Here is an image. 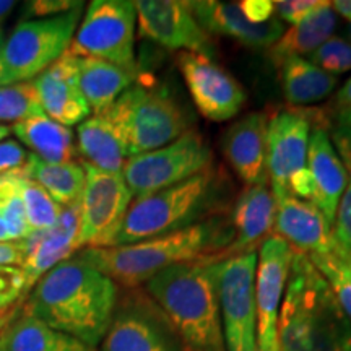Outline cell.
I'll return each mask as SVG.
<instances>
[{
	"mask_svg": "<svg viewBox=\"0 0 351 351\" xmlns=\"http://www.w3.org/2000/svg\"><path fill=\"white\" fill-rule=\"evenodd\" d=\"M313 116L304 109H280L267 124V173L275 202L289 194V182L307 165Z\"/></svg>",
	"mask_w": 351,
	"mask_h": 351,
	"instance_id": "cell-13",
	"label": "cell"
},
{
	"mask_svg": "<svg viewBox=\"0 0 351 351\" xmlns=\"http://www.w3.org/2000/svg\"><path fill=\"white\" fill-rule=\"evenodd\" d=\"M285 99L291 106H309L326 99L339 85V78L327 73L304 57H289L278 65Z\"/></svg>",
	"mask_w": 351,
	"mask_h": 351,
	"instance_id": "cell-28",
	"label": "cell"
},
{
	"mask_svg": "<svg viewBox=\"0 0 351 351\" xmlns=\"http://www.w3.org/2000/svg\"><path fill=\"white\" fill-rule=\"evenodd\" d=\"M337 29V13L332 2H320L314 12L304 20L285 29L282 38L270 47V59L276 67L289 57H302L313 54Z\"/></svg>",
	"mask_w": 351,
	"mask_h": 351,
	"instance_id": "cell-27",
	"label": "cell"
},
{
	"mask_svg": "<svg viewBox=\"0 0 351 351\" xmlns=\"http://www.w3.org/2000/svg\"><path fill=\"white\" fill-rule=\"evenodd\" d=\"M28 156L29 153L25 150L19 140L7 138L0 142V176L23 168Z\"/></svg>",
	"mask_w": 351,
	"mask_h": 351,
	"instance_id": "cell-40",
	"label": "cell"
},
{
	"mask_svg": "<svg viewBox=\"0 0 351 351\" xmlns=\"http://www.w3.org/2000/svg\"><path fill=\"white\" fill-rule=\"evenodd\" d=\"M77 152L83 163L108 173H122L129 152L124 135L106 112L91 114L77 127Z\"/></svg>",
	"mask_w": 351,
	"mask_h": 351,
	"instance_id": "cell-24",
	"label": "cell"
},
{
	"mask_svg": "<svg viewBox=\"0 0 351 351\" xmlns=\"http://www.w3.org/2000/svg\"><path fill=\"white\" fill-rule=\"evenodd\" d=\"M137 10L130 0H93L82 16L69 52L138 73L135 62Z\"/></svg>",
	"mask_w": 351,
	"mask_h": 351,
	"instance_id": "cell-9",
	"label": "cell"
},
{
	"mask_svg": "<svg viewBox=\"0 0 351 351\" xmlns=\"http://www.w3.org/2000/svg\"><path fill=\"white\" fill-rule=\"evenodd\" d=\"M38 114L43 109L33 80L0 86V124L12 127Z\"/></svg>",
	"mask_w": 351,
	"mask_h": 351,
	"instance_id": "cell-34",
	"label": "cell"
},
{
	"mask_svg": "<svg viewBox=\"0 0 351 351\" xmlns=\"http://www.w3.org/2000/svg\"><path fill=\"white\" fill-rule=\"evenodd\" d=\"M267 124V112H249L223 135V155L245 186H269Z\"/></svg>",
	"mask_w": 351,
	"mask_h": 351,
	"instance_id": "cell-18",
	"label": "cell"
},
{
	"mask_svg": "<svg viewBox=\"0 0 351 351\" xmlns=\"http://www.w3.org/2000/svg\"><path fill=\"white\" fill-rule=\"evenodd\" d=\"M78 226H80V204L62 208L59 221L51 230L33 232L29 238H26L28 254L21 265L26 276V295H29L34 285L47 271L72 258L80 251Z\"/></svg>",
	"mask_w": 351,
	"mask_h": 351,
	"instance_id": "cell-20",
	"label": "cell"
},
{
	"mask_svg": "<svg viewBox=\"0 0 351 351\" xmlns=\"http://www.w3.org/2000/svg\"><path fill=\"white\" fill-rule=\"evenodd\" d=\"M320 0H280L275 2V13L282 23L296 25L319 7Z\"/></svg>",
	"mask_w": 351,
	"mask_h": 351,
	"instance_id": "cell-39",
	"label": "cell"
},
{
	"mask_svg": "<svg viewBox=\"0 0 351 351\" xmlns=\"http://www.w3.org/2000/svg\"><path fill=\"white\" fill-rule=\"evenodd\" d=\"M332 7L337 15L343 16L346 21H351V0H337V2H332Z\"/></svg>",
	"mask_w": 351,
	"mask_h": 351,
	"instance_id": "cell-45",
	"label": "cell"
},
{
	"mask_svg": "<svg viewBox=\"0 0 351 351\" xmlns=\"http://www.w3.org/2000/svg\"><path fill=\"white\" fill-rule=\"evenodd\" d=\"M78 59V83L83 98L93 114L108 111L116 99L137 83L140 73L117 67L111 62L91 57Z\"/></svg>",
	"mask_w": 351,
	"mask_h": 351,
	"instance_id": "cell-26",
	"label": "cell"
},
{
	"mask_svg": "<svg viewBox=\"0 0 351 351\" xmlns=\"http://www.w3.org/2000/svg\"><path fill=\"white\" fill-rule=\"evenodd\" d=\"M26 178L36 181L60 207L80 204L85 187V168L77 161L70 163H47L29 153L23 166Z\"/></svg>",
	"mask_w": 351,
	"mask_h": 351,
	"instance_id": "cell-29",
	"label": "cell"
},
{
	"mask_svg": "<svg viewBox=\"0 0 351 351\" xmlns=\"http://www.w3.org/2000/svg\"><path fill=\"white\" fill-rule=\"evenodd\" d=\"M257 252L226 257L218 265V296L226 351L257 350Z\"/></svg>",
	"mask_w": 351,
	"mask_h": 351,
	"instance_id": "cell-10",
	"label": "cell"
},
{
	"mask_svg": "<svg viewBox=\"0 0 351 351\" xmlns=\"http://www.w3.org/2000/svg\"><path fill=\"white\" fill-rule=\"evenodd\" d=\"M337 122L341 127H350L351 129V111H337L335 112Z\"/></svg>",
	"mask_w": 351,
	"mask_h": 351,
	"instance_id": "cell-48",
	"label": "cell"
},
{
	"mask_svg": "<svg viewBox=\"0 0 351 351\" xmlns=\"http://www.w3.org/2000/svg\"><path fill=\"white\" fill-rule=\"evenodd\" d=\"M346 38L351 41V21H348V26H346Z\"/></svg>",
	"mask_w": 351,
	"mask_h": 351,
	"instance_id": "cell-52",
	"label": "cell"
},
{
	"mask_svg": "<svg viewBox=\"0 0 351 351\" xmlns=\"http://www.w3.org/2000/svg\"><path fill=\"white\" fill-rule=\"evenodd\" d=\"M176 64L195 109L205 119L225 122L238 116L247 99L244 88L212 57L179 52Z\"/></svg>",
	"mask_w": 351,
	"mask_h": 351,
	"instance_id": "cell-14",
	"label": "cell"
},
{
	"mask_svg": "<svg viewBox=\"0 0 351 351\" xmlns=\"http://www.w3.org/2000/svg\"><path fill=\"white\" fill-rule=\"evenodd\" d=\"M275 215L276 202L269 186H245L230 213L232 241L221 258L257 252L258 245L274 234Z\"/></svg>",
	"mask_w": 351,
	"mask_h": 351,
	"instance_id": "cell-21",
	"label": "cell"
},
{
	"mask_svg": "<svg viewBox=\"0 0 351 351\" xmlns=\"http://www.w3.org/2000/svg\"><path fill=\"white\" fill-rule=\"evenodd\" d=\"M83 2L67 13L19 21L3 46V85L32 82L69 51L80 25Z\"/></svg>",
	"mask_w": 351,
	"mask_h": 351,
	"instance_id": "cell-7",
	"label": "cell"
},
{
	"mask_svg": "<svg viewBox=\"0 0 351 351\" xmlns=\"http://www.w3.org/2000/svg\"><path fill=\"white\" fill-rule=\"evenodd\" d=\"M26 296V276L21 267H0V309H12Z\"/></svg>",
	"mask_w": 351,
	"mask_h": 351,
	"instance_id": "cell-36",
	"label": "cell"
},
{
	"mask_svg": "<svg viewBox=\"0 0 351 351\" xmlns=\"http://www.w3.org/2000/svg\"><path fill=\"white\" fill-rule=\"evenodd\" d=\"M3 332L7 351H96L93 346L21 314Z\"/></svg>",
	"mask_w": 351,
	"mask_h": 351,
	"instance_id": "cell-30",
	"label": "cell"
},
{
	"mask_svg": "<svg viewBox=\"0 0 351 351\" xmlns=\"http://www.w3.org/2000/svg\"><path fill=\"white\" fill-rule=\"evenodd\" d=\"M219 256L178 263L145 283L182 351H226L218 296Z\"/></svg>",
	"mask_w": 351,
	"mask_h": 351,
	"instance_id": "cell-3",
	"label": "cell"
},
{
	"mask_svg": "<svg viewBox=\"0 0 351 351\" xmlns=\"http://www.w3.org/2000/svg\"><path fill=\"white\" fill-rule=\"evenodd\" d=\"M138 32L143 38L171 51L212 57L215 44L202 28L189 2L138 0L135 2Z\"/></svg>",
	"mask_w": 351,
	"mask_h": 351,
	"instance_id": "cell-15",
	"label": "cell"
},
{
	"mask_svg": "<svg viewBox=\"0 0 351 351\" xmlns=\"http://www.w3.org/2000/svg\"><path fill=\"white\" fill-rule=\"evenodd\" d=\"M101 351H182L178 337L147 291L127 289L116 311Z\"/></svg>",
	"mask_w": 351,
	"mask_h": 351,
	"instance_id": "cell-11",
	"label": "cell"
},
{
	"mask_svg": "<svg viewBox=\"0 0 351 351\" xmlns=\"http://www.w3.org/2000/svg\"><path fill=\"white\" fill-rule=\"evenodd\" d=\"M85 187L80 199L78 244L85 247H109L121 230L132 197L122 173H108L82 163Z\"/></svg>",
	"mask_w": 351,
	"mask_h": 351,
	"instance_id": "cell-12",
	"label": "cell"
},
{
	"mask_svg": "<svg viewBox=\"0 0 351 351\" xmlns=\"http://www.w3.org/2000/svg\"><path fill=\"white\" fill-rule=\"evenodd\" d=\"M232 241L230 217H215L182 231L140 243L111 247H85L75 254L117 287L137 289L169 267L219 256Z\"/></svg>",
	"mask_w": 351,
	"mask_h": 351,
	"instance_id": "cell-2",
	"label": "cell"
},
{
	"mask_svg": "<svg viewBox=\"0 0 351 351\" xmlns=\"http://www.w3.org/2000/svg\"><path fill=\"white\" fill-rule=\"evenodd\" d=\"M104 112L124 135L129 158L166 147L194 129L192 116L169 86L152 80L134 83Z\"/></svg>",
	"mask_w": 351,
	"mask_h": 351,
	"instance_id": "cell-6",
	"label": "cell"
},
{
	"mask_svg": "<svg viewBox=\"0 0 351 351\" xmlns=\"http://www.w3.org/2000/svg\"><path fill=\"white\" fill-rule=\"evenodd\" d=\"M346 189L337 207L335 219H333V238L337 243L351 251V171Z\"/></svg>",
	"mask_w": 351,
	"mask_h": 351,
	"instance_id": "cell-38",
	"label": "cell"
},
{
	"mask_svg": "<svg viewBox=\"0 0 351 351\" xmlns=\"http://www.w3.org/2000/svg\"><path fill=\"white\" fill-rule=\"evenodd\" d=\"M189 5L205 32L231 38L252 49H270L285 33V25L276 16L265 23H252L238 3L200 0L189 2Z\"/></svg>",
	"mask_w": 351,
	"mask_h": 351,
	"instance_id": "cell-22",
	"label": "cell"
},
{
	"mask_svg": "<svg viewBox=\"0 0 351 351\" xmlns=\"http://www.w3.org/2000/svg\"><path fill=\"white\" fill-rule=\"evenodd\" d=\"M10 134H12V127L10 125H2V124H0V142L7 140V137Z\"/></svg>",
	"mask_w": 351,
	"mask_h": 351,
	"instance_id": "cell-50",
	"label": "cell"
},
{
	"mask_svg": "<svg viewBox=\"0 0 351 351\" xmlns=\"http://www.w3.org/2000/svg\"><path fill=\"white\" fill-rule=\"evenodd\" d=\"M228 194L226 176L212 166L173 187L132 200L112 245L140 243L221 217Z\"/></svg>",
	"mask_w": 351,
	"mask_h": 351,
	"instance_id": "cell-5",
	"label": "cell"
},
{
	"mask_svg": "<svg viewBox=\"0 0 351 351\" xmlns=\"http://www.w3.org/2000/svg\"><path fill=\"white\" fill-rule=\"evenodd\" d=\"M20 194L32 234L56 226L64 207H60L36 181L26 178L23 171L20 174Z\"/></svg>",
	"mask_w": 351,
	"mask_h": 351,
	"instance_id": "cell-32",
	"label": "cell"
},
{
	"mask_svg": "<svg viewBox=\"0 0 351 351\" xmlns=\"http://www.w3.org/2000/svg\"><path fill=\"white\" fill-rule=\"evenodd\" d=\"M306 168L313 186L311 204L326 215L333 226L337 207L348 184L350 174L339 152L333 147L330 135L322 125H314L311 130Z\"/></svg>",
	"mask_w": 351,
	"mask_h": 351,
	"instance_id": "cell-23",
	"label": "cell"
},
{
	"mask_svg": "<svg viewBox=\"0 0 351 351\" xmlns=\"http://www.w3.org/2000/svg\"><path fill=\"white\" fill-rule=\"evenodd\" d=\"M0 351H7V345H5V337H3V332L0 333Z\"/></svg>",
	"mask_w": 351,
	"mask_h": 351,
	"instance_id": "cell-51",
	"label": "cell"
},
{
	"mask_svg": "<svg viewBox=\"0 0 351 351\" xmlns=\"http://www.w3.org/2000/svg\"><path fill=\"white\" fill-rule=\"evenodd\" d=\"M293 254V249L275 234H270L257 249V351H280L276 324Z\"/></svg>",
	"mask_w": 351,
	"mask_h": 351,
	"instance_id": "cell-16",
	"label": "cell"
},
{
	"mask_svg": "<svg viewBox=\"0 0 351 351\" xmlns=\"http://www.w3.org/2000/svg\"><path fill=\"white\" fill-rule=\"evenodd\" d=\"M254 351H257V350H254Z\"/></svg>",
	"mask_w": 351,
	"mask_h": 351,
	"instance_id": "cell-53",
	"label": "cell"
},
{
	"mask_svg": "<svg viewBox=\"0 0 351 351\" xmlns=\"http://www.w3.org/2000/svg\"><path fill=\"white\" fill-rule=\"evenodd\" d=\"M238 5L245 19L252 23H265L275 19V2L271 0H243Z\"/></svg>",
	"mask_w": 351,
	"mask_h": 351,
	"instance_id": "cell-41",
	"label": "cell"
},
{
	"mask_svg": "<svg viewBox=\"0 0 351 351\" xmlns=\"http://www.w3.org/2000/svg\"><path fill=\"white\" fill-rule=\"evenodd\" d=\"M28 245L26 239L0 241V267H21L25 263Z\"/></svg>",
	"mask_w": 351,
	"mask_h": 351,
	"instance_id": "cell-42",
	"label": "cell"
},
{
	"mask_svg": "<svg viewBox=\"0 0 351 351\" xmlns=\"http://www.w3.org/2000/svg\"><path fill=\"white\" fill-rule=\"evenodd\" d=\"M15 7L16 3L12 2V0H0V28H2V25L5 23L8 15H10Z\"/></svg>",
	"mask_w": 351,
	"mask_h": 351,
	"instance_id": "cell-46",
	"label": "cell"
},
{
	"mask_svg": "<svg viewBox=\"0 0 351 351\" xmlns=\"http://www.w3.org/2000/svg\"><path fill=\"white\" fill-rule=\"evenodd\" d=\"M330 140L335 147V150L339 152V155L346 166V169L351 171V129L350 127H341L337 125L332 130Z\"/></svg>",
	"mask_w": 351,
	"mask_h": 351,
	"instance_id": "cell-43",
	"label": "cell"
},
{
	"mask_svg": "<svg viewBox=\"0 0 351 351\" xmlns=\"http://www.w3.org/2000/svg\"><path fill=\"white\" fill-rule=\"evenodd\" d=\"M117 300L119 287L73 256L34 285L23 314L96 348L106 335Z\"/></svg>",
	"mask_w": 351,
	"mask_h": 351,
	"instance_id": "cell-1",
	"label": "cell"
},
{
	"mask_svg": "<svg viewBox=\"0 0 351 351\" xmlns=\"http://www.w3.org/2000/svg\"><path fill=\"white\" fill-rule=\"evenodd\" d=\"M43 112L65 127L90 117V106L78 83V59L67 51L33 80Z\"/></svg>",
	"mask_w": 351,
	"mask_h": 351,
	"instance_id": "cell-17",
	"label": "cell"
},
{
	"mask_svg": "<svg viewBox=\"0 0 351 351\" xmlns=\"http://www.w3.org/2000/svg\"><path fill=\"white\" fill-rule=\"evenodd\" d=\"M77 0H32L25 2L21 8V21L26 20H43L59 16L80 5Z\"/></svg>",
	"mask_w": 351,
	"mask_h": 351,
	"instance_id": "cell-37",
	"label": "cell"
},
{
	"mask_svg": "<svg viewBox=\"0 0 351 351\" xmlns=\"http://www.w3.org/2000/svg\"><path fill=\"white\" fill-rule=\"evenodd\" d=\"M337 111H351V77L345 82L335 96Z\"/></svg>",
	"mask_w": 351,
	"mask_h": 351,
	"instance_id": "cell-44",
	"label": "cell"
},
{
	"mask_svg": "<svg viewBox=\"0 0 351 351\" xmlns=\"http://www.w3.org/2000/svg\"><path fill=\"white\" fill-rule=\"evenodd\" d=\"M20 174L21 169L0 176V217L5 221L12 241H21L32 236L20 194Z\"/></svg>",
	"mask_w": 351,
	"mask_h": 351,
	"instance_id": "cell-33",
	"label": "cell"
},
{
	"mask_svg": "<svg viewBox=\"0 0 351 351\" xmlns=\"http://www.w3.org/2000/svg\"><path fill=\"white\" fill-rule=\"evenodd\" d=\"M12 134L32 150V155L47 163H70L78 156L72 129L52 121L44 112L13 124Z\"/></svg>",
	"mask_w": 351,
	"mask_h": 351,
	"instance_id": "cell-25",
	"label": "cell"
},
{
	"mask_svg": "<svg viewBox=\"0 0 351 351\" xmlns=\"http://www.w3.org/2000/svg\"><path fill=\"white\" fill-rule=\"evenodd\" d=\"M12 317V309H0V330H2L3 326L10 320Z\"/></svg>",
	"mask_w": 351,
	"mask_h": 351,
	"instance_id": "cell-49",
	"label": "cell"
},
{
	"mask_svg": "<svg viewBox=\"0 0 351 351\" xmlns=\"http://www.w3.org/2000/svg\"><path fill=\"white\" fill-rule=\"evenodd\" d=\"M274 234L300 254L330 251L335 244L333 226L314 204L288 194L276 202Z\"/></svg>",
	"mask_w": 351,
	"mask_h": 351,
	"instance_id": "cell-19",
	"label": "cell"
},
{
	"mask_svg": "<svg viewBox=\"0 0 351 351\" xmlns=\"http://www.w3.org/2000/svg\"><path fill=\"white\" fill-rule=\"evenodd\" d=\"M5 32L3 28H0V86L3 85L5 80V65H3V46H5Z\"/></svg>",
	"mask_w": 351,
	"mask_h": 351,
	"instance_id": "cell-47",
	"label": "cell"
},
{
	"mask_svg": "<svg viewBox=\"0 0 351 351\" xmlns=\"http://www.w3.org/2000/svg\"><path fill=\"white\" fill-rule=\"evenodd\" d=\"M309 261L326 278L341 309L351 320V251L335 241L327 252L309 254Z\"/></svg>",
	"mask_w": 351,
	"mask_h": 351,
	"instance_id": "cell-31",
	"label": "cell"
},
{
	"mask_svg": "<svg viewBox=\"0 0 351 351\" xmlns=\"http://www.w3.org/2000/svg\"><path fill=\"white\" fill-rule=\"evenodd\" d=\"M213 166V153L197 129L187 130L178 140L158 150L130 156L122 178L134 199L187 181Z\"/></svg>",
	"mask_w": 351,
	"mask_h": 351,
	"instance_id": "cell-8",
	"label": "cell"
},
{
	"mask_svg": "<svg viewBox=\"0 0 351 351\" xmlns=\"http://www.w3.org/2000/svg\"><path fill=\"white\" fill-rule=\"evenodd\" d=\"M314 65H317L327 73L337 77L340 73L351 70V41L343 36H333L327 39L322 46L317 47L309 59Z\"/></svg>",
	"mask_w": 351,
	"mask_h": 351,
	"instance_id": "cell-35",
	"label": "cell"
},
{
	"mask_svg": "<svg viewBox=\"0 0 351 351\" xmlns=\"http://www.w3.org/2000/svg\"><path fill=\"white\" fill-rule=\"evenodd\" d=\"M276 332L280 351H351V320L306 254H293Z\"/></svg>",
	"mask_w": 351,
	"mask_h": 351,
	"instance_id": "cell-4",
	"label": "cell"
}]
</instances>
